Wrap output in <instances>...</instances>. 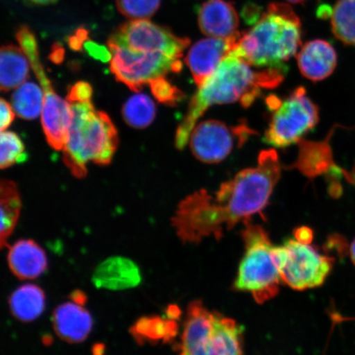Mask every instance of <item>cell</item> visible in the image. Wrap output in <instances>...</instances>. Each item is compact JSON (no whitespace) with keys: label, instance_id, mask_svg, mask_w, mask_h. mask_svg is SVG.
<instances>
[{"label":"cell","instance_id":"cell-1","mask_svg":"<svg viewBox=\"0 0 355 355\" xmlns=\"http://www.w3.org/2000/svg\"><path fill=\"white\" fill-rule=\"evenodd\" d=\"M281 172L276 150H266L256 167L239 172L215 192L202 189L190 194L172 217L178 237L184 243L220 239L239 222L245 223L268 205Z\"/></svg>","mask_w":355,"mask_h":355},{"label":"cell","instance_id":"cell-2","mask_svg":"<svg viewBox=\"0 0 355 355\" xmlns=\"http://www.w3.org/2000/svg\"><path fill=\"white\" fill-rule=\"evenodd\" d=\"M286 72L275 69H264L257 72L230 51L215 73L198 87L191 99L187 114L177 128L176 148H184L198 119L211 106L239 102L243 107H250L263 89L278 87Z\"/></svg>","mask_w":355,"mask_h":355},{"label":"cell","instance_id":"cell-3","mask_svg":"<svg viewBox=\"0 0 355 355\" xmlns=\"http://www.w3.org/2000/svg\"><path fill=\"white\" fill-rule=\"evenodd\" d=\"M302 34L293 8L270 3L250 29L239 33L232 52L256 68L287 71L286 62L298 52Z\"/></svg>","mask_w":355,"mask_h":355},{"label":"cell","instance_id":"cell-4","mask_svg":"<svg viewBox=\"0 0 355 355\" xmlns=\"http://www.w3.org/2000/svg\"><path fill=\"white\" fill-rule=\"evenodd\" d=\"M69 104L73 117L64 148V162L75 177L82 179L87 175L89 161L109 165L116 152L118 133L109 115L96 110L91 101Z\"/></svg>","mask_w":355,"mask_h":355},{"label":"cell","instance_id":"cell-5","mask_svg":"<svg viewBox=\"0 0 355 355\" xmlns=\"http://www.w3.org/2000/svg\"><path fill=\"white\" fill-rule=\"evenodd\" d=\"M243 327L234 319L205 307L201 301L189 306L178 355H244Z\"/></svg>","mask_w":355,"mask_h":355},{"label":"cell","instance_id":"cell-6","mask_svg":"<svg viewBox=\"0 0 355 355\" xmlns=\"http://www.w3.org/2000/svg\"><path fill=\"white\" fill-rule=\"evenodd\" d=\"M242 232L244 254L239 266L234 288L250 293L259 304L277 296L282 278L276 257V246L259 225L245 222Z\"/></svg>","mask_w":355,"mask_h":355},{"label":"cell","instance_id":"cell-7","mask_svg":"<svg viewBox=\"0 0 355 355\" xmlns=\"http://www.w3.org/2000/svg\"><path fill=\"white\" fill-rule=\"evenodd\" d=\"M266 102L270 111H272L263 137L266 144L277 148H287L298 143L317 125L319 110L304 87L295 89L285 100L273 96Z\"/></svg>","mask_w":355,"mask_h":355},{"label":"cell","instance_id":"cell-8","mask_svg":"<svg viewBox=\"0 0 355 355\" xmlns=\"http://www.w3.org/2000/svg\"><path fill=\"white\" fill-rule=\"evenodd\" d=\"M276 257L282 282L296 291L321 286L329 277L334 259L323 255L310 243L288 238L276 246Z\"/></svg>","mask_w":355,"mask_h":355},{"label":"cell","instance_id":"cell-9","mask_svg":"<svg viewBox=\"0 0 355 355\" xmlns=\"http://www.w3.org/2000/svg\"><path fill=\"white\" fill-rule=\"evenodd\" d=\"M112 59L110 70L119 82L133 92H139L153 80L170 73H180L183 68L180 59L161 54L132 50L119 44H108Z\"/></svg>","mask_w":355,"mask_h":355},{"label":"cell","instance_id":"cell-10","mask_svg":"<svg viewBox=\"0 0 355 355\" xmlns=\"http://www.w3.org/2000/svg\"><path fill=\"white\" fill-rule=\"evenodd\" d=\"M256 131L241 121L236 125L210 119L200 123L190 136V148L194 157L206 164L224 161L234 148H241Z\"/></svg>","mask_w":355,"mask_h":355},{"label":"cell","instance_id":"cell-11","mask_svg":"<svg viewBox=\"0 0 355 355\" xmlns=\"http://www.w3.org/2000/svg\"><path fill=\"white\" fill-rule=\"evenodd\" d=\"M108 44H119L132 50L161 53L181 59L190 44L187 37H180L171 31L146 19L132 20L119 26Z\"/></svg>","mask_w":355,"mask_h":355},{"label":"cell","instance_id":"cell-12","mask_svg":"<svg viewBox=\"0 0 355 355\" xmlns=\"http://www.w3.org/2000/svg\"><path fill=\"white\" fill-rule=\"evenodd\" d=\"M32 67L44 92L42 123L44 135L52 148L64 150L73 117L70 104L57 95L41 62Z\"/></svg>","mask_w":355,"mask_h":355},{"label":"cell","instance_id":"cell-13","mask_svg":"<svg viewBox=\"0 0 355 355\" xmlns=\"http://www.w3.org/2000/svg\"><path fill=\"white\" fill-rule=\"evenodd\" d=\"M237 37L228 40L212 37L202 39L191 47L185 58V63L198 87L215 73L222 60L233 50Z\"/></svg>","mask_w":355,"mask_h":355},{"label":"cell","instance_id":"cell-14","mask_svg":"<svg viewBox=\"0 0 355 355\" xmlns=\"http://www.w3.org/2000/svg\"><path fill=\"white\" fill-rule=\"evenodd\" d=\"M198 22L204 35L212 38L232 39L239 34V19L232 2L207 0L198 10Z\"/></svg>","mask_w":355,"mask_h":355},{"label":"cell","instance_id":"cell-15","mask_svg":"<svg viewBox=\"0 0 355 355\" xmlns=\"http://www.w3.org/2000/svg\"><path fill=\"white\" fill-rule=\"evenodd\" d=\"M141 282L139 266L127 257H111L102 261L92 275V283L98 288L124 291L135 288Z\"/></svg>","mask_w":355,"mask_h":355},{"label":"cell","instance_id":"cell-16","mask_svg":"<svg viewBox=\"0 0 355 355\" xmlns=\"http://www.w3.org/2000/svg\"><path fill=\"white\" fill-rule=\"evenodd\" d=\"M52 323L58 336L71 344L85 340L93 327L91 313L74 301L58 306L53 313Z\"/></svg>","mask_w":355,"mask_h":355},{"label":"cell","instance_id":"cell-17","mask_svg":"<svg viewBox=\"0 0 355 355\" xmlns=\"http://www.w3.org/2000/svg\"><path fill=\"white\" fill-rule=\"evenodd\" d=\"M302 75L313 82L331 76L337 65V54L332 44L324 40H313L304 44L297 55Z\"/></svg>","mask_w":355,"mask_h":355},{"label":"cell","instance_id":"cell-18","mask_svg":"<svg viewBox=\"0 0 355 355\" xmlns=\"http://www.w3.org/2000/svg\"><path fill=\"white\" fill-rule=\"evenodd\" d=\"M8 263L17 278L33 279L46 272L48 261L46 252L37 243L21 239L8 248Z\"/></svg>","mask_w":355,"mask_h":355},{"label":"cell","instance_id":"cell-19","mask_svg":"<svg viewBox=\"0 0 355 355\" xmlns=\"http://www.w3.org/2000/svg\"><path fill=\"white\" fill-rule=\"evenodd\" d=\"M30 61L21 48L8 44L0 51V86L3 92L19 87L28 79Z\"/></svg>","mask_w":355,"mask_h":355},{"label":"cell","instance_id":"cell-20","mask_svg":"<svg viewBox=\"0 0 355 355\" xmlns=\"http://www.w3.org/2000/svg\"><path fill=\"white\" fill-rule=\"evenodd\" d=\"M12 316L22 322H32L46 309V295L42 288L26 284L12 292L8 300Z\"/></svg>","mask_w":355,"mask_h":355},{"label":"cell","instance_id":"cell-21","mask_svg":"<svg viewBox=\"0 0 355 355\" xmlns=\"http://www.w3.org/2000/svg\"><path fill=\"white\" fill-rule=\"evenodd\" d=\"M21 198L19 190L12 181L2 180L0 184V210H1V248L8 246V239L15 230L19 218Z\"/></svg>","mask_w":355,"mask_h":355},{"label":"cell","instance_id":"cell-22","mask_svg":"<svg viewBox=\"0 0 355 355\" xmlns=\"http://www.w3.org/2000/svg\"><path fill=\"white\" fill-rule=\"evenodd\" d=\"M178 327L174 319L158 316L139 319L131 328L133 338L139 343H168L177 334Z\"/></svg>","mask_w":355,"mask_h":355},{"label":"cell","instance_id":"cell-23","mask_svg":"<svg viewBox=\"0 0 355 355\" xmlns=\"http://www.w3.org/2000/svg\"><path fill=\"white\" fill-rule=\"evenodd\" d=\"M330 17L335 37L348 46H355V0H338Z\"/></svg>","mask_w":355,"mask_h":355},{"label":"cell","instance_id":"cell-24","mask_svg":"<svg viewBox=\"0 0 355 355\" xmlns=\"http://www.w3.org/2000/svg\"><path fill=\"white\" fill-rule=\"evenodd\" d=\"M44 92L33 83H24L12 96V107L17 116L24 119H37L42 113Z\"/></svg>","mask_w":355,"mask_h":355},{"label":"cell","instance_id":"cell-25","mask_svg":"<svg viewBox=\"0 0 355 355\" xmlns=\"http://www.w3.org/2000/svg\"><path fill=\"white\" fill-rule=\"evenodd\" d=\"M123 116L128 125L133 128L148 127L153 122L155 116L154 102L144 94L133 96L124 105Z\"/></svg>","mask_w":355,"mask_h":355},{"label":"cell","instance_id":"cell-26","mask_svg":"<svg viewBox=\"0 0 355 355\" xmlns=\"http://www.w3.org/2000/svg\"><path fill=\"white\" fill-rule=\"evenodd\" d=\"M0 166L6 168L26 159L25 146L15 132L3 131L0 136Z\"/></svg>","mask_w":355,"mask_h":355},{"label":"cell","instance_id":"cell-27","mask_svg":"<svg viewBox=\"0 0 355 355\" xmlns=\"http://www.w3.org/2000/svg\"><path fill=\"white\" fill-rule=\"evenodd\" d=\"M161 2L162 0H116L119 11L132 20L150 19L157 12Z\"/></svg>","mask_w":355,"mask_h":355},{"label":"cell","instance_id":"cell-28","mask_svg":"<svg viewBox=\"0 0 355 355\" xmlns=\"http://www.w3.org/2000/svg\"><path fill=\"white\" fill-rule=\"evenodd\" d=\"M149 85L155 98L162 104L174 106L184 99L183 92L172 85L166 77L155 79Z\"/></svg>","mask_w":355,"mask_h":355},{"label":"cell","instance_id":"cell-29","mask_svg":"<svg viewBox=\"0 0 355 355\" xmlns=\"http://www.w3.org/2000/svg\"><path fill=\"white\" fill-rule=\"evenodd\" d=\"M92 97V87L87 82H78L69 88L67 101H91Z\"/></svg>","mask_w":355,"mask_h":355},{"label":"cell","instance_id":"cell-30","mask_svg":"<svg viewBox=\"0 0 355 355\" xmlns=\"http://www.w3.org/2000/svg\"><path fill=\"white\" fill-rule=\"evenodd\" d=\"M83 48L85 49L89 55L96 60L108 62L112 59V54H111L110 49L107 50L105 46L90 41L89 39L84 42Z\"/></svg>","mask_w":355,"mask_h":355},{"label":"cell","instance_id":"cell-31","mask_svg":"<svg viewBox=\"0 0 355 355\" xmlns=\"http://www.w3.org/2000/svg\"><path fill=\"white\" fill-rule=\"evenodd\" d=\"M0 111H1V122H0V130L6 131L15 121V112L12 106L4 99L0 101Z\"/></svg>","mask_w":355,"mask_h":355},{"label":"cell","instance_id":"cell-32","mask_svg":"<svg viewBox=\"0 0 355 355\" xmlns=\"http://www.w3.org/2000/svg\"><path fill=\"white\" fill-rule=\"evenodd\" d=\"M263 12L260 7L257 6L256 4L250 3L248 6L244 7L243 10V17L248 24L254 25L259 19Z\"/></svg>","mask_w":355,"mask_h":355},{"label":"cell","instance_id":"cell-33","mask_svg":"<svg viewBox=\"0 0 355 355\" xmlns=\"http://www.w3.org/2000/svg\"><path fill=\"white\" fill-rule=\"evenodd\" d=\"M87 31L86 29H79L78 32L72 37L69 39V44L71 49L74 51H81L83 48L84 42L87 41Z\"/></svg>","mask_w":355,"mask_h":355},{"label":"cell","instance_id":"cell-34","mask_svg":"<svg viewBox=\"0 0 355 355\" xmlns=\"http://www.w3.org/2000/svg\"><path fill=\"white\" fill-rule=\"evenodd\" d=\"M313 232L308 227H300L296 230L295 238L299 241L305 243H310L313 241Z\"/></svg>","mask_w":355,"mask_h":355},{"label":"cell","instance_id":"cell-35","mask_svg":"<svg viewBox=\"0 0 355 355\" xmlns=\"http://www.w3.org/2000/svg\"><path fill=\"white\" fill-rule=\"evenodd\" d=\"M64 58V51L59 46L55 49L54 51H53L52 54V60L55 62V63H60L62 60H63Z\"/></svg>","mask_w":355,"mask_h":355},{"label":"cell","instance_id":"cell-36","mask_svg":"<svg viewBox=\"0 0 355 355\" xmlns=\"http://www.w3.org/2000/svg\"><path fill=\"white\" fill-rule=\"evenodd\" d=\"M34 3L42 4V6H46V4L54 3L57 0H30Z\"/></svg>","mask_w":355,"mask_h":355},{"label":"cell","instance_id":"cell-37","mask_svg":"<svg viewBox=\"0 0 355 355\" xmlns=\"http://www.w3.org/2000/svg\"><path fill=\"white\" fill-rule=\"evenodd\" d=\"M349 255L352 257L353 263L355 266V239L352 243V246L349 248Z\"/></svg>","mask_w":355,"mask_h":355},{"label":"cell","instance_id":"cell-38","mask_svg":"<svg viewBox=\"0 0 355 355\" xmlns=\"http://www.w3.org/2000/svg\"><path fill=\"white\" fill-rule=\"evenodd\" d=\"M287 2L291 3H301L303 4L305 3V0H286Z\"/></svg>","mask_w":355,"mask_h":355},{"label":"cell","instance_id":"cell-39","mask_svg":"<svg viewBox=\"0 0 355 355\" xmlns=\"http://www.w3.org/2000/svg\"><path fill=\"white\" fill-rule=\"evenodd\" d=\"M307 1H308V0H305V2H307Z\"/></svg>","mask_w":355,"mask_h":355}]
</instances>
